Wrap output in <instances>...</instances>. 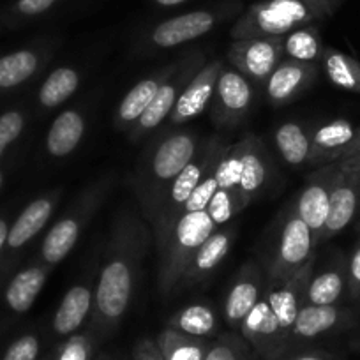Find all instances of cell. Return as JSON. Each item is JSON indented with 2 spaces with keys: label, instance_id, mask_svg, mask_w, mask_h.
<instances>
[{
  "label": "cell",
  "instance_id": "obj_49",
  "mask_svg": "<svg viewBox=\"0 0 360 360\" xmlns=\"http://www.w3.org/2000/svg\"><path fill=\"white\" fill-rule=\"evenodd\" d=\"M101 360H115V359H110V356H106V359H101Z\"/></svg>",
  "mask_w": 360,
  "mask_h": 360
},
{
  "label": "cell",
  "instance_id": "obj_25",
  "mask_svg": "<svg viewBox=\"0 0 360 360\" xmlns=\"http://www.w3.org/2000/svg\"><path fill=\"white\" fill-rule=\"evenodd\" d=\"M346 263L342 258L332 263L321 272L311 276L306 288L304 302L314 306H338L345 293H348V276H346Z\"/></svg>",
  "mask_w": 360,
  "mask_h": 360
},
{
  "label": "cell",
  "instance_id": "obj_35",
  "mask_svg": "<svg viewBox=\"0 0 360 360\" xmlns=\"http://www.w3.org/2000/svg\"><path fill=\"white\" fill-rule=\"evenodd\" d=\"M94 346L96 339L89 330L76 332L65 338V341L58 346L53 360H90L94 353Z\"/></svg>",
  "mask_w": 360,
  "mask_h": 360
},
{
  "label": "cell",
  "instance_id": "obj_13",
  "mask_svg": "<svg viewBox=\"0 0 360 360\" xmlns=\"http://www.w3.org/2000/svg\"><path fill=\"white\" fill-rule=\"evenodd\" d=\"M233 145L238 161V193L245 209L263 195L274 168L265 143L256 134H245Z\"/></svg>",
  "mask_w": 360,
  "mask_h": 360
},
{
  "label": "cell",
  "instance_id": "obj_33",
  "mask_svg": "<svg viewBox=\"0 0 360 360\" xmlns=\"http://www.w3.org/2000/svg\"><path fill=\"white\" fill-rule=\"evenodd\" d=\"M323 48L320 34L313 27H299L283 37V51L290 60L316 64L320 62Z\"/></svg>",
  "mask_w": 360,
  "mask_h": 360
},
{
  "label": "cell",
  "instance_id": "obj_5",
  "mask_svg": "<svg viewBox=\"0 0 360 360\" xmlns=\"http://www.w3.org/2000/svg\"><path fill=\"white\" fill-rule=\"evenodd\" d=\"M316 249L313 231L293 207H288L276 224L274 237L265 255L263 274L266 283H281L292 278L297 270L316 256Z\"/></svg>",
  "mask_w": 360,
  "mask_h": 360
},
{
  "label": "cell",
  "instance_id": "obj_1",
  "mask_svg": "<svg viewBox=\"0 0 360 360\" xmlns=\"http://www.w3.org/2000/svg\"><path fill=\"white\" fill-rule=\"evenodd\" d=\"M154 244L150 224L140 209H122L115 216L94 290L89 332L105 341L119 330L133 300L143 259Z\"/></svg>",
  "mask_w": 360,
  "mask_h": 360
},
{
  "label": "cell",
  "instance_id": "obj_6",
  "mask_svg": "<svg viewBox=\"0 0 360 360\" xmlns=\"http://www.w3.org/2000/svg\"><path fill=\"white\" fill-rule=\"evenodd\" d=\"M112 184V176H105V179L98 180L94 184H90L75 200L71 209L48 230L46 237L41 244V262H43V265L53 269L65 256L71 255L85 228L89 226L92 217L96 216L99 207L103 205L105 198L108 196Z\"/></svg>",
  "mask_w": 360,
  "mask_h": 360
},
{
  "label": "cell",
  "instance_id": "obj_28",
  "mask_svg": "<svg viewBox=\"0 0 360 360\" xmlns=\"http://www.w3.org/2000/svg\"><path fill=\"white\" fill-rule=\"evenodd\" d=\"M217 325L219 321H217L212 307L202 302L189 304V306L175 311L166 321V327L203 339H212L217 334Z\"/></svg>",
  "mask_w": 360,
  "mask_h": 360
},
{
  "label": "cell",
  "instance_id": "obj_41",
  "mask_svg": "<svg viewBox=\"0 0 360 360\" xmlns=\"http://www.w3.org/2000/svg\"><path fill=\"white\" fill-rule=\"evenodd\" d=\"M302 2L316 15V18H321V16L330 15L342 0H302Z\"/></svg>",
  "mask_w": 360,
  "mask_h": 360
},
{
  "label": "cell",
  "instance_id": "obj_22",
  "mask_svg": "<svg viewBox=\"0 0 360 360\" xmlns=\"http://www.w3.org/2000/svg\"><path fill=\"white\" fill-rule=\"evenodd\" d=\"M94 307V288L90 281H79L72 285L62 297L58 309L55 311L51 328L58 338H69L85 325L86 318Z\"/></svg>",
  "mask_w": 360,
  "mask_h": 360
},
{
  "label": "cell",
  "instance_id": "obj_36",
  "mask_svg": "<svg viewBox=\"0 0 360 360\" xmlns=\"http://www.w3.org/2000/svg\"><path fill=\"white\" fill-rule=\"evenodd\" d=\"M25 127V115L20 110H11L0 115V158L4 155L8 147L15 143Z\"/></svg>",
  "mask_w": 360,
  "mask_h": 360
},
{
  "label": "cell",
  "instance_id": "obj_23",
  "mask_svg": "<svg viewBox=\"0 0 360 360\" xmlns=\"http://www.w3.org/2000/svg\"><path fill=\"white\" fill-rule=\"evenodd\" d=\"M60 193L62 191L57 189V191H51L48 195L39 196V198L30 202L23 209V212L20 214L18 219L15 221V224L9 230L8 242H6L9 251H18V249H22L23 245L29 244L46 226V223L51 219L55 209H57Z\"/></svg>",
  "mask_w": 360,
  "mask_h": 360
},
{
  "label": "cell",
  "instance_id": "obj_39",
  "mask_svg": "<svg viewBox=\"0 0 360 360\" xmlns=\"http://www.w3.org/2000/svg\"><path fill=\"white\" fill-rule=\"evenodd\" d=\"M133 360H165V356H162L155 339L143 338L134 345Z\"/></svg>",
  "mask_w": 360,
  "mask_h": 360
},
{
  "label": "cell",
  "instance_id": "obj_37",
  "mask_svg": "<svg viewBox=\"0 0 360 360\" xmlns=\"http://www.w3.org/2000/svg\"><path fill=\"white\" fill-rule=\"evenodd\" d=\"M41 352L39 338L34 334L20 335L16 341L9 345L2 360H37Z\"/></svg>",
  "mask_w": 360,
  "mask_h": 360
},
{
  "label": "cell",
  "instance_id": "obj_24",
  "mask_svg": "<svg viewBox=\"0 0 360 360\" xmlns=\"http://www.w3.org/2000/svg\"><path fill=\"white\" fill-rule=\"evenodd\" d=\"M86 131V119L83 112L76 108L64 110L46 134V150L51 158H68L82 143Z\"/></svg>",
  "mask_w": 360,
  "mask_h": 360
},
{
  "label": "cell",
  "instance_id": "obj_42",
  "mask_svg": "<svg viewBox=\"0 0 360 360\" xmlns=\"http://www.w3.org/2000/svg\"><path fill=\"white\" fill-rule=\"evenodd\" d=\"M279 360H335L334 356L328 355V353H321V352H286L285 355L281 356Z\"/></svg>",
  "mask_w": 360,
  "mask_h": 360
},
{
  "label": "cell",
  "instance_id": "obj_4",
  "mask_svg": "<svg viewBox=\"0 0 360 360\" xmlns=\"http://www.w3.org/2000/svg\"><path fill=\"white\" fill-rule=\"evenodd\" d=\"M228 145L230 143L221 136H210L209 140L202 141L191 162L180 172V175L173 180V184L165 193L161 203H159L158 212H155L154 219L150 223L158 255L168 244L176 223L184 214L188 200L191 198V195L198 188L207 172L221 161Z\"/></svg>",
  "mask_w": 360,
  "mask_h": 360
},
{
  "label": "cell",
  "instance_id": "obj_46",
  "mask_svg": "<svg viewBox=\"0 0 360 360\" xmlns=\"http://www.w3.org/2000/svg\"><path fill=\"white\" fill-rule=\"evenodd\" d=\"M353 348H355V349H359V352H360V339H356V341L353 342Z\"/></svg>",
  "mask_w": 360,
  "mask_h": 360
},
{
  "label": "cell",
  "instance_id": "obj_9",
  "mask_svg": "<svg viewBox=\"0 0 360 360\" xmlns=\"http://www.w3.org/2000/svg\"><path fill=\"white\" fill-rule=\"evenodd\" d=\"M360 209V158L338 162L330 189L328 216L321 231L320 244L341 233Z\"/></svg>",
  "mask_w": 360,
  "mask_h": 360
},
{
  "label": "cell",
  "instance_id": "obj_38",
  "mask_svg": "<svg viewBox=\"0 0 360 360\" xmlns=\"http://www.w3.org/2000/svg\"><path fill=\"white\" fill-rule=\"evenodd\" d=\"M346 276H348V295L353 300H360V244L346 263Z\"/></svg>",
  "mask_w": 360,
  "mask_h": 360
},
{
  "label": "cell",
  "instance_id": "obj_29",
  "mask_svg": "<svg viewBox=\"0 0 360 360\" xmlns=\"http://www.w3.org/2000/svg\"><path fill=\"white\" fill-rule=\"evenodd\" d=\"M82 83V72L72 65H60L53 69L44 79L37 94L41 108L55 110L76 94Z\"/></svg>",
  "mask_w": 360,
  "mask_h": 360
},
{
  "label": "cell",
  "instance_id": "obj_12",
  "mask_svg": "<svg viewBox=\"0 0 360 360\" xmlns=\"http://www.w3.org/2000/svg\"><path fill=\"white\" fill-rule=\"evenodd\" d=\"M338 162L318 166L307 175L302 189L297 198L293 200L292 207L300 219L313 231L316 245H320L321 231H323L325 221L328 216V203H330V189L334 182Z\"/></svg>",
  "mask_w": 360,
  "mask_h": 360
},
{
  "label": "cell",
  "instance_id": "obj_14",
  "mask_svg": "<svg viewBox=\"0 0 360 360\" xmlns=\"http://www.w3.org/2000/svg\"><path fill=\"white\" fill-rule=\"evenodd\" d=\"M235 238H237V228L233 224H224V226L217 228L191 256L175 293L179 290H191L200 285H205L224 262Z\"/></svg>",
  "mask_w": 360,
  "mask_h": 360
},
{
  "label": "cell",
  "instance_id": "obj_19",
  "mask_svg": "<svg viewBox=\"0 0 360 360\" xmlns=\"http://www.w3.org/2000/svg\"><path fill=\"white\" fill-rule=\"evenodd\" d=\"M217 16L210 11H193L159 23L148 36V43L155 48H175L205 36L216 27Z\"/></svg>",
  "mask_w": 360,
  "mask_h": 360
},
{
  "label": "cell",
  "instance_id": "obj_17",
  "mask_svg": "<svg viewBox=\"0 0 360 360\" xmlns=\"http://www.w3.org/2000/svg\"><path fill=\"white\" fill-rule=\"evenodd\" d=\"M356 323L353 311L341 306H314L304 302L292 328V349L295 342L313 341L330 332L342 330Z\"/></svg>",
  "mask_w": 360,
  "mask_h": 360
},
{
  "label": "cell",
  "instance_id": "obj_30",
  "mask_svg": "<svg viewBox=\"0 0 360 360\" xmlns=\"http://www.w3.org/2000/svg\"><path fill=\"white\" fill-rule=\"evenodd\" d=\"M165 360H205L212 339L195 338L172 327H165L155 338Z\"/></svg>",
  "mask_w": 360,
  "mask_h": 360
},
{
  "label": "cell",
  "instance_id": "obj_27",
  "mask_svg": "<svg viewBox=\"0 0 360 360\" xmlns=\"http://www.w3.org/2000/svg\"><path fill=\"white\" fill-rule=\"evenodd\" d=\"M313 127L300 122H285L274 131V143L286 165L292 168L309 166Z\"/></svg>",
  "mask_w": 360,
  "mask_h": 360
},
{
  "label": "cell",
  "instance_id": "obj_16",
  "mask_svg": "<svg viewBox=\"0 0 360 360\" xmlns=\"http://www.w3.org/2000/svg\"><path fill=\"white\" fill-rule=\"evenodd\" d=\"M223 60H210L198 71V75L186 85L182 90L175 108L169 113L168 120L173 127L191 122L193 119L202 115L209 108L212 101L214 89H216L217 78L223 69Z\"/></svg>",
  "mask_w": 360,
  "mask_h": 360
},
{
  "label": "cell",
  "instance_id": "obj_26",
  "mask_svg": "<svg viewBox=\"0 0 360 360\" xmlns=\"http://www.w3.org/2000/svg\"><path fill=\"white\" fill-rule=\"evenodd\" d=\"M50 266L32 265L20 270L6 288V304L9 309L22 314L34 306L48 279Z\"/></svg>",
  "mask_w": 360,
  "mask_h": 360
},
{
  "label": "cell",
  "instance_id": "obj_34",
  "mask_svg": "<svg viewBox=\"0 0 360 360\" xmlns=\"http://www.w3.org/2000/svg\"><path fill=\"white\" fill-rule=\"evenodd\" d=\"M205 360H259V356L240 332H224L214 339Z\"/></svg>",
  "mask_w": 360,
  "mask_h": 360
},
{
  "label": "cell",
  "instance_id": "obj_10",
  "mask_svg": "<svg viewBox=\"0 0 360 360\" xmlns=\"http://www.w3.org/2000/svg\"><path fill=\"white\" fill-rule=\"evenodd\" d=\"M255 103V89L242 72L233 68L221 69L210 101V119L217 127L233 129L249 115Z\"/></svg>",
  "mask_w": 360,
  "mask_h": 360
},
{
  "label": "cell",
  "instance_id": "obj_32",
  "mask_svg": "<svg viewBox=\"0 0 360 360\" xmlns=\"http://www.w3.org/2000/svg\"><path fill=\"white\" fill-rule=\"evenodd\" d=\"M320 64L332 85L360 94V62L335 48H323Z\"/></svg>",
  "mask_w": 360,
  "mask_h": 360
},
{
  "label": "cell",
  "instance_id": "obj_20",
  "mask_svg": "<svg viewBox=\"0 0 360 360\" xmlns=\"http://www.w3.org/2000/svg\"><path fill=\"white\" fill-rule=\"evenodd\" d=\"M176 65H179V60L172 62V64L165 65V68L159 69V71L152 72L147 78L140 79V82L124 96V99L120 101L115 113V126L119 127V129L127 131L141 115H143L145 110L152 105L154 98L158 96L162 83L173 75Z\"/></svg>",
  "mask_w": 360,
  "mask_h": 360
},
{
  "label": "cell",
  "instance_id": "obj_3",
  "mask_svg": "<svg viewBox=\"0 0 360 360\" xmlns=\"http://www.w3.org/2000/svg\"><path fill=\"white\" fill-rule=\"evenodd\" d=\"M200 138L193 131H175L150 143L131 179V188L141 216L150 224L162 196L173 180L191 162L200 148Z\"/></svg>",
  "mask_w": 360,
  "mask_h": 360
},
{
  "label": "cell",
  "instance_id": "obj_31",
  "mask_svg": "<svg viewBox=\"0 0 360 360\" xmlns=\"http://www.w3.org/2000/svg\"><path fill=\"white\" fill-rule=\"evenodd\" d=\"M43 65L36 50H18L0 57V90H11L29 82Z\"/></svg>",
  "mask_w": 360,
  "mask_h": 360
},
{
  "label": "cell",
  "instance_id": "obj_43",
  "mask_svg": "<svg viewBox=\"0 0 360 360\" xmlns=\"http://www.w3.org/2000/svg\"><path fill=\"white\" fill-rule=\"evenodd\" d=\"M359 158H360V127H356L355 138H353L349 147L345 150L341 161H346V159H359Z\"/></svg>",
  "mask_w": 360,
  "mask_h": 360
},
{
  "label": "cell",
  "instance_id": "obj_15",
  "mask_svg": "<svg viewBox=\"0 0 360 360\" xmlns=\"http://www.w3.org/2000/svg\"><path fill=\"white\" fill-rule=\"evenodd\" d=\"M265 286L266 279L262 266L256 262L244 263L224 297L223 314L228 327L235 328V330L240 328L242 321L251 313L262 293L265 292Z\"/></svg>",
  "mask_w": 360,
  "mask_h": 360
},
{
  "label": "cell",
  "instance_id": "obj_2",
  "mask_svg": "<svg viewBox=\"0 0 360 360\" xmlns=\"http://www.w3.org/2000/svg\"><path fill=\"white\" fill-rule=\"evenodd\" d=\"M314 263L316 256L286 281L266 283L265 292L242 321L238 332L259 360H279L292 349V328L304 304Z\"/></svg>",
  "mask_w": 360,
  "mask_h": 360
},
{
  "label": "cell",
  "instance_id": "obj_47",
  "mask_svg": "<svg viewBox=\"0 0 360 360\" xmlns=\"http://www.w3.org/2000/svg\"><path fill=\"white\" fill-rule=\"evenodd\" d=\"M2 180H4V176H2V172H0V188H2Z\"/></svg>",
  "mask_w": 360,
  "mask_h": 360
},
{
  "label": "cell",
  "instance_id": "obj_7",
  "mask_svg": "<svg viewBox=\"0 0 360 360\" xmlns=\"http://www.w3.org/2000/svg\"><path fill=\"white\" fill-rule=\"evenodd\" d=\"M316 18L302 0H266L248 9L231 29L233 39L249 37H285Z\"/></svg>",
  "mask_w": 360,
  "mask_h": 360
},
{
  "label": "cell",
  "instance_id": "obj_45",
  "mask_svg": "<svg viewBox=\"0 0 360 360\" xmlns=\"http://www.w3.org/2000/svg\"><path fill=\"white\" fill-rule=\"evenodd\" d=\"M155 2L161 6H176V4H182V2H186V0H155Z\"/></svg>",
  "mask_w": 360,
  "mask_h": 360
},
{
  "label": "cell",
  "instance_id": "obj_8",
  "mask_svg": "<svg viewBox=\"0 0 360 360\" xmlns=\"http://www.w3.org/2000/svg\"><path fill=\"white\" fill-rule=\"evenodd\" d=\"M207 58L203 53H189L186 57L179 58V65L173 71V75L162 83L158 96L154 98L152 105L145 110L143 115L126 131L131 141H136L140 138L147 136L154 129H158L162 122L169 117V113L175 108L182 90L186 89L189 82L198 75L200 69L207 64Z\"/></svg>",
  "mask_w": 360,
  "mask_h": 360
},
{
  "label": "cell",
  "instance_id": "obj_18",
  "mask_svg": "<svg viewBox=\"0 0 360 360\" xmlns=\"http://www.w3.org/2000/svg\"><path fill=\"white\" fill-rule=\"evenodd\" d=\"M318 79V65L311 62L281 60L265 82L266 99L274 106L288 105L314 85Z\"/></svg>",
  "mask_w": 360,
  "mask_h": 360
},
{
  "label": "cell",
  "instance_id": "obj_21",
  "mask_svg": "<svg viewBox=\"0 0 360 360\" xmlns=\"http://www.w3.org/2000/svg\"><path fill=\"white\" fill-rule=\"evenodd\" d=\"M355 134L356 127L346 119H335L313 127L309 166L318 168L341 161L342 154L349 147Z\"/></svg>",
  "mask_w": 360,
  "mask_h": 360
},
{
  "label": "cell",
  "instance_id": "obj_11",
  "mask_svg": "<svg viewBox=\"0 0 360 360\" xmlns=\"http://www.w3.org/2000/svg\"><path fill=\"white\" fill-rule=\"evenodd\" d=\"M283 37H249L235 39L228 50V62L231 68L245 76L249 82L265 85L269 76L281 64Z\"/></svg>",
  "mask_w": 360,
  "mask_h": 360
},
{
  "label": "cell",
  "instance_id": "obj_50",
  "mask_svg": "<svg viewBox=\"0 0 360 360\" xmlns=\"http://www.w3.org/2000/svg\"><path fill=\"white\" fill-rule=\"evenodd\" d=\"M359 231H360V224H359Z\"/></svg>",
  "mask_w": 360,
  "mask_h": 360
},
{
  "label": "cell",
  "instance_id": "obj_40",
  "mask_svg": "<svg viewBox=\"0 0 360 360\" xmlns=\"http://www.w3.org/2000/svg\"><path fill=\"white\" fill-rule=\"evenodd\" d=\"M57 0H18L16 13L22 16H37L51 8Z\"/></svg>",
  "mask_w": 360,
  "mask_h": 360
},
{
  "label": "cell",
  "instance_id": "obj_44",
  "mask_svg": "<svg viewBox=\"0 0 360 360\" xmlns=\"http://www.w3.org/2000/svg\"><path fill=\"white\" fill-rule=\"evenodd\" d=\"M8 235H9V226L4 219H0V252L4 249L6 242H8Z\"/></svg>",
  "mask_w": 360,
  "mask_h": 360
},
{
  "label": "cell",
  "instance_id": "obj_48",
  "mask_svg": "<svg viewBox=\"0 0 360 360\" xmlns=\"http://www.w3.org/2000/svg\"><path fill=\"white\" fill-rule=\"evenodd\" d=\"M43 360H53V355H51V356H46V359H43Z\"/></svg>",
  "mask_w": 360,
  "mask_h": 360
}]
</instances>
